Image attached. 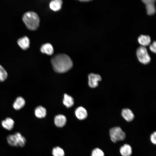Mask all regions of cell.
I'll list each match as a JSON object with an SVG mask.
<instances>
[{"instance_id": "9a60e30c", "label": "cell", "mask_w": 156, "mask_h": 156, "mask_svg": "<svg viewBox=\"0 0 156 156\" xmlns=\"http://www.w3.org/2000/svg\"><path fill=\"white\" fill-rule=\"evenodd\" d=\"M25 103L24 99L22 97H18L13 103V108L16 110H19L24 106Z\"/></svg>"}, {"instance_id": "ba28073f", "label": "cell", "mask_w": 156, "mask_h": 156, "mask_svg": "<svg viewBox=\"0 0 156 156\" xmlns=\"http://www.w3.org/2000/svg\"><path fill=\"white\" fill-rule=\"evenodd\" d=\"M17 42L19 47L23 50L27 49L30 46V40L27 36H23L18 39Z\"/></svg>"}, {"instance_id": "4fadbf2b", "label": "cell", "mask_w": 156, "mask_h": 156, "mask_svg": "<svg viewBox=\"0 0 156 156\" xmlns=\"http://www.w3.org/2000/svg\"><path fill=\"white\" fill-rule=\"evenodd\" d=\"M63 2L61 0H53L50 1L49 4V8L54 11H57L61 8Z\"/></svg>"}, {"instance_id": "ffe728a7", "label": "cell", "mask_w": 156, "mask_h": 156, "mask_svg": "<svg viewBox=\"0 0 156 156\" xmlns=\"http://www.w3.org/2000/svg\"><path fill=\"white\" fill-rule=\"evenodd\" d=\"M52 153L54 156H64V150L59 147H56L53 148Z\"/></svg>"}, {"instance_id": "8fae6325", "label": "cell", "mask_w": 156, "mask_h": 156, "mask_svg": "<svg viewBox=\"0 0 156 156\" xmlns=\"http://www.w3.org/2000/svg\"><path fill=\"white\" fill-rule=\"evenodd\" d=\"M75 114L76 117L80 120L85 119L88 115L86 110L82 107H79L76 109Z\"/></svg>"}, {"instance_id": "7a4b0ae2", "label": "cell", "mask_w": 156, "mask_h": 156, "mask_svg": "<svg viewBox=\"0 0 156 156\" xmlns=\"http://www.w3.org/2000/svg\"><path fill=\"white\" fill-rule=\"evenodd\" d=\"M22 20L26 27L30 30H36L39 26V17L37 14L34 11L25 12L23 15Z\"/></svg>"}, {"instance_id": "cb8c5ba5", "label": "cell", "mask_w": 156, "mask_h": 156, "mask_svg": "<svg viewBox=\"0 0 156 156\" xmlns=\"http://www.w3.org/2000/svg\"><path fill=\"white\" fill-rule=\"evenodd\" d=\"M156 132L155 131L153 133H152L150 137V139L151 142L154 144H156Z\"/></svg>"}, {"instance_id": "603a6c76", "label": "cell", "mask_w": 156, "mask_h": 156, "mask_svg": "<svg viewBox=\"0 0 156 156\" xmlns=\"http://www.w3.org/2000/svg\"><path fill=\"white\" fill-rule=\"evenodd\" d=\"M149 48L151 51L156 53V43L155 41H154L150 46Z\"/></svg>"}, {"instance_id": "2e32d148", "label": "cell", "mask_w": 156, "mask_h": 156, "mask_svg": "<svg viewBox=\"0 0 156 156\" xmlns=\"http://www.w3.org/2000/svg\"><path fill=\"white\" fill-rule=\"evenodd\" d=\"M120 151L122 156H130L132 153L131 147L127 144L122 146L120 148Z\"/></svg>"}, {"instance_id": "52a82bcc", "label": "cell", "mask_w": 156, "mask_h": 156, "mask_svg": "<svg viewBox=\"0 0 156 156\" xmlns=\"http://www.w3.org/2000/svg\"><path fill=\"white\" fill-rule=\"evenodd\" d=\"M142 1L146 5L147 14L150 15L154 14L155 12L154 5L155 1V0H142Z\"/></svg>"}, {"instance_id": "7402d4cb", "label": "cell", "mask_w": 156, "mask_h": 156, "mask_svg": "<svg viewBox=\"0 0 156 156\" xmlns=\"http://www.w3.org/2000/svg\"><path fill=\"white\" fill-rule=\"evenodd\" d=\"M103 152L98 148L94 149L92 151L91 156H104Z\"/></svg>"}, {"instance_id": "277c9868", "label": "cell", "mask_w": 156, "mask_h": 156, "mask_svg": "<svg viewBox=\"0 0 156 156\" xmlns=\"http://www.w3.org/2000/svg\"><path fill=\"white\" fill-rule=\"evenodd\" d=\"M109 135L111 140L114 143L123 140L126 137L125 133L119 127H115L111 128L109 130Z\"/></svg>"}, {"instance_id": "d4e9b609", "label": "cell", "mask_w": 156, "mask_h": 156, "mask_svg": "<svg viewBox=\"0 0 156 156\" xmlns=\"http://www.w3.org/2000/svg\"><path fill=\"white\" fill-rule=\"evenodd\" d=\"M80 1H82V2H88V1H91V0H80Z\"/></svg>"}, {"instance_id": "d6986e66", "label": "cell", "mask_w": 156, "mask_h": 156, "mask_svg": "<svg viewBox=\"0 0 156 156\" xmlns=\"http://www.w3.org/2000/svg\"><path fill=\"white\" fill-rule=\"evenodd\" d=\"M63 102L67 107H70L74 104L73 99L71 96L65 94L64 95Z\"/></svg>"}, {"instance_id": "6da1fadb", "label": "cell", "mask_w": 156, "mask_h": 156, "mask_svg": "<svg viewBox=\"0 0 156 156\" xmlns=\"http://www.w3.org/2000/svg\"><path fill=\"white\" fill-rule=\"evenodd\" d=\"M51 63L55 71L59 73L66 72L72 67L73 61L68 55L63 53L57 54L51 59Z\"/></svg>"}, {"instance_id": "3957f363", "label": "cell", "mask_w": 156, "mask_h": 156, "mask_svg": "<svg viewBox=\"0 0 156 156\" xmlns=\"http://www.w3.org/2000/svg\"><path fill=\"white\" fill-rule=\"evenodd\" d=\"M7 140L8 144L13 146L23 147L26 143L25 138L19 132L8 135Z\"/></svg>"}, {"instance_id": "9c48e42d", "label": "cell", "mask_w": 156, "mask_h": 156, "mask_svg": "<svg viewBox=\"0 0 156 156\" xmlns=\"http://www.w3.org/2000/svg\"><path fill=\"white\" fill-rule=\"evenodd\" d=\"M41 52L49 55H52L54 53V49L52 45L50 43H46L42 44L40 48Z\"/></svg>"}, {"instance_id": "e0dca14e", "label": "cell", "mask_w": 156, "mask_h": 156, "mask_svg": "<svg viewBox=\"0 0 156 156\" xmlns=\"http://www.w3.org/2000/svg\"><path fill=\"white\" fill-rule=\"evenodd\" d=\"M35 116L39 118H44L46 116L47 111L46 109L41 106L37 107L35 109Z\"/></svg>"}, {"instance_id": "44dd1931", "label": "cell", "mask_w": 156, "mask_h": 156, "mask_svg": "<svg viewBox=\"0 0 156 156\" xmlns=\"http://www.w3.org/2000/svg\"><path fill=\"white\" fill-rule=\"evenodd\" d=\"M8 76V73L6 71L0 64V82L3 81L5 80Z\"/></svg>"}, {"instance_id": "7c38bea8", "label": "cell", "mask_w": 156, "mask_h": 156, "mask_svg": "<svg viewBox=\"0 0 156 156\" xmlns=\"http://www.w3.org/2000/svg\"><path fill=\"white\" fill-rule=\"evenodd\" d=\"M66 122V118L63 115H57L54 118L55 124L57 127H63L65 125Z\"/></svg>"}, {"instance_id": "5bb4252c", "label": "cell", "mask_w": 156, "mask_h": 156, "mask_svg": "<svg viewBox=\"0 0 156 156\" xmlns=\"http://www.w3.org/2000/svg\"><path fill=\"white\" fill-rule=\"evenodd\" d=\"M14 122V120L10 118H7L1 122L3 127L5 129L11 130L13 128Z\"/></svg>"}, {"instance_id": "30bf717a", "label": "cell", "mask_w": 156, "mask_h": 156, "mask_svg": "<svg viewBox=\"0 0 156 156\" xmlns=\"http://www.w3.org/2000/svg\"><path fill=\"white\" fill-rule=\"evenodd\" d=\"M121 115L123 118L128 122L131 121L134 118L133 112L128 108L123 109L122 111Z\"/></svg>"}, {"instance_id": "ac0fdd59", "label": "cell", "mask_w": 156, "mask_h": 156, "mask_svg": "<svg viewBox=\"0 0 156 156\" xmlns=\"http://www.w3.org/2000/svg\"><path fill=\"white\" fill-rule=\"evenodd\" d=\"M138 41L139 43L143 47L148 45L151 42V38L149 36L143 35L139 37Z\"/></svg>"}, {"instance_id": "5b68a950", "label": "cell", "mask_w": 156, "mask_h": 156, "mask_svg": "<svg viewBox=\"0 0 156 156\" xmlns=\"http://www.w3.org/2000/svg\"><path fill=\"white\" fill-rule=\"evenodd\" d=\"M136 55L139 61L141 63L146 64L150 62L151 57L144 47L141 46L138 47L137 50Z\"/></svg>"}, {"instance_id": "8992f818", "label": "cell", "mask_w": 156, "mask_h": 156, "mask_svg": "<svg viewBox=\"0 0 156 156\" xmlns=\"http://www.w3.org/2000/svg\"><path fill=\"white\" fill-rule=\"evenodd\" d=\"M88 85L91 88H95L98 85L99 82L101 80V76L98 74L91 73L88 75Z\"/></svg>"}]
</instances>
